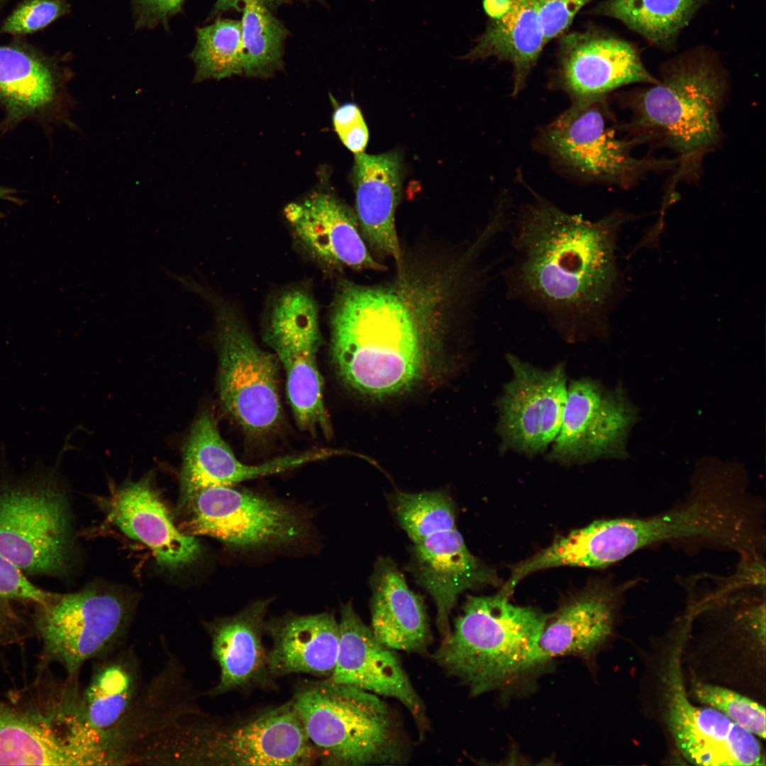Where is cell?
<instances>
[{"instance_id":"cell-28","label":"cell","mask_w":766,"mask_h":766,"mask_svg":"<svg viewBox=\"0 0 766 766\" xmlns=\"http://www.w3.org/2000/svg\"><path fill=\"white\" fill-rule=\"evenodd\" d=\"M142 675L132 648H120L94 660L87 687L78 692L75 710L99 765L103 737L128 713L142 689Z\"/></svg>"},{"instance_id":"cell-1","label":"cell","mask_w":766,"mask_h":766,"mask_svg":"<svg viewBox=\"0 0 766 766\" xmlns=\"http://www.w3.org/2000/svg\"><path fill=\"white\" fill-rule=\"evenodd\" d=\"M638 218L615 210L592 221L535 196L513 223L508 295L543 313L568 343L607 340L610 314L626 290L618 233Z\"/></svg>"},{"instance_id":"cell-43","label":"cell","mask_w":766,"mask_h":766,"mask_svg":"<svg viewBox=\"0 0 766 766\" xmlns=\"http://www.w3.org/2000/svg\"><path fill=\"white\" fill-rule=\"evenodd\" d=\"M262 1L265 2V4L270 9H272L273 7L280 6V5L283 4H287V3H289V2H292V1H302L306 2V1H313V0H262ZM315 1H321L322 0H315ZM216 6L218 9H220L221 11H223V10H226V9H230V8H235V9H237L238 6V0H218L217 3L216 4Z\"/></svg>"},{"instance_id":"cell-37","label":"cell","mask_w":766,"mask_h":766,"mask_svg":"<svg viewBox=\"0 0 766 766\" xmlns=\"http://www.w3.org/2000/svg\"><path fill=\"white\" fill-rule=\"evenodd\" d=\"M70 8L67 0H23L4 21L0 32L33 33L67 14Z\"/></svg>"},{"instance_id":"cell-31","label":"cell","mask_w":766,"mask_h":766,"mask_svg":"<svg viewBox=\"0 0 766 766\" xmlns=\"http://www.w3.org/2000/svg\"><path fill=\"white\" fill-rule=\"evenodd\" d=\"M69 752L38 711L0 698V765H70Z\"/></svg>"},{"instance_id":"cell-11","label":"cell","mask_w":766,"mask_h":766,"mask_svg":"<svg viewBox=\"0 0 766 766\" xmlns=\"http://www.w3.org/2000/svg\"><path fill=\"white\" fill-rule=\"evenodd\" d=\"M217 319L221 404L245 431L265 434L282 416L279 361L257 344L233 309L222 306Z\"/></svg>"},{"instance_id":"cell-41","label":"cell","mask_w":766,"mask_h":766,"mask_svg":"<svg viewBox=\"0 0 766 766\" xmlns=\"http://www.w3.org/2000/svg\"><path fill=\"white\" fill-rule=\"evenodd\" d=\"M184 0H131L137 29L167 25L170 18L182 10Z\"/></svg>"},{"instance_id":"cell-7","label":"cell","mask_w":766,"mask_h":766,"mask_svg":"<svg viewBox=\"0 0 766 766\" xmlns=\"http://www.w3.org/2000/svg\"><path fill=\"white\" fill-rule=\"evenodd\" d=\"M606 99L571 106L539 133V143L555 162L585 180L623 189L650 172L676 168L677 160L638 158L639 143L617 135Z\"/></svg>"},{"instance_id":"cell-30","label":"cell","mask_w":766,"mask_h":766,"mask_svg":"<svg viewBox=\"0 0 766 766\" xmlns=\"http://www.w3.org/2000/svg\"><path fill=\"white\" fill-rule=\"evenodd\" d=\"M623 589L595 586L548 616L538 643L543 663L559 656L589 657L596 653L612 633Z\"/></svg>"},{"instance_id":"cell-3","label":"cell","mask_w":766,"mask_h":766,"mask_svg":"<svg viewBox=\"0 0 766 766\" xmlns=\"http://www.w3.org/2000/svg\"><path fill=\"white\" fill-rule=\"evenodd\" d=\"M726 87L715 53L696 47L665 62L656 83L621 97L631 113L626 126L633 138L639 143L658 140L677 154L673 186L696 177L704 158L720 143Z\"/></svg>"},{"instance_id":"cell-23","label":"cell","mask_w":766,"mask_h":766,"mask_svg":"<svg viewBox=\"0 0 766 766\" xmlns=\"http://www.w3.org/2000/svg\"><path fill=\"white\" fill-rule=\"evenodd\" d=\"M57 65L18 45H0V105L4 128L33 118H63L72 104Z\"/></svg>"},{"instance_id":"cell-18","label":"cell","mask_w":766,"mask_h":766,"mask_svg":"<svg viewBox=\"0 0 766 766\" xmlns=\"http://www.w3.org/2000/svg\"><path fill=\"white\" fill-rule=\"evenodd\" d=\"M284 214L301 246L333 267L384 270L368 251L355 212L335 196L317 192L288 204Z\"/></svg>"},{"instance_id":"cell-8","label":"cell","mask_w":766,"mask_h":766,"mask_svg":"<svg viewBox=\"0 0 766 766\" xmlns=\"http://www.w3.org/2000/svg\"><path fill=\"white\" fill-rule=\"evenodd\" d=\"M50 477L0 483V553L30 574L62 573L70 560L68 503Z\"/></svg>"},{"instance_id":"cell-25","label":"cell","mask_w":766,"mask_h":766,"mask_svg":"<svg viewBox=\"0 0 766 766\" xmlns=\"http://www.w3.org/2000/svg\"><path fill=\"white\" fill-rule=\"evenodd\" d=\"M109 517L126 535L145 545L165 567H182L199 555V541L175 526L146 480L131 482L118 489L111 498Z\"/></svg>"},{"instance_id":"cell-10","label":"cell","mask_w":766,"mask_h":766,"mask_svg":"<svg viewBox=\"0 0 766 766\" xmlns=\"http://www.w3.org/2000/svg\"><path fill=\"white\" fill-rule=\"evenodd\" d=\"M265 341L285 371L287 397L297 425L306 431L330 435L317 364L318 309L310 292L293 288L278 296L269 312Z\"/></svg>"},{"instance_id":"cell-9","label":"cell","mask_w":766,"mask_h":766,"mask_svg":"<svg viewBox=\"0 0 766 766\" xmlns=\"http://www.w3.org/2000/svg\"><path fill=\"white\" fill-rule=\"evenodd\" d=\"M35 630L42 645V665L57 663L67 680L78 682L83 665L122 647L131 620L128 604L118 594L96 589L53 594L38 605Z\"/></svg>"},{"instance_id":"cell-39","label":"cell","mask_w":766,"mask_h":766,"mask_svg":"<svg viewBox=\"0 0 766 766\" xmlns=\"http://www.w3.org/2000/svg\"><path fill=\"white\" fill-rule=\"evenodd\" d=\"M50 593L29 582L23 571L0 553V596L9 599L27 601L44 605L52 596Z\"/></svg>"},{"instance_id":"cell-20","label":"cell","mask_w":766,"mask_h":766,"mask_svg":"<svg viewBox=\"0 0 766 766\" xmlns=\"http://www.w3.org/2000/svg\"><path fill=\"white\" fill-rule=\"evenodd\" d=\"M182 665L172 654L135 703L102 738V765H123L140 743L184 716L200 712Z\"/></svg>"},{"instance_id":"cell-22","label":"cell","mask_w":766,"mask_h":766,"mask_svg":"<svg viewBox=\"0 0 766 766\" xmlns=\"http://www.w3.org/2000/svg\"><path fill=\"white\" fill-rule=\"evenodd\" d=\"M270 603V599L256 601L233 616L205 624L211 655L220 670L218 682L208 692L209 696L272 687L262 639Z\"/></svg>"},{"instance_id":"cell-34","label":"cell","mask_w":766,"mask_h":766,"mask_svg":"<svg viewBox=\"0 0 766 766\" xmlns=\"http://www.w3.org/2000/svg\"><path fill=\"white\" fill-rule=\"evenodd\" d=\"M189 56L196 67L195 83L243 74L240 21L218 18L198 28Z\"/></svg>"},{"instance_id":"cell-16","label":"cell","mask_w":766,"mask_h":766,"mask_svg":"<svg viewBox=\"0 0 766 766\" xmlns=\"http://www.w3.org/2000/svg\"><path fill=\"white\" fill-rule=\"evenodd\" d=\"M667 721L682 755L695 765H765L755 735L721 711L692 704L676 666L668 675Z\"/></svg>"},{"instance_id":"cell-21","label":"cell","mask_w":766,"mask_h":766,"mask_svg":"<svg viewBox=\"0 0 766 766\" xmlns=\"http://www.w3.org/2000/svg\"><path fill=\"white\" fill-rule=\"evenodd\" d=\"M335 454V450L314 449L257 465H245L221 437L213 415L204 411L194 421L183 449L181 482L184 496L208 487L232 486L281 473Z\"/></svg>"},{"instance_id":"cell-42","label":"cell","mask_w":766,"mask_h":766,"mask_svg":"<svg viewBox=\"0 0 766 766\" xmlns=\"http://www.w3.org/2000/svg\"><path fill=\"white\" fill-rule=\"evenodd\" d=\"M21 621L8 603V599L0 596V644L8 645L17 643L23 635Z\"/></svg>"},{"instance_id":"cell-15","label":"cell","mask_w":766,"mask_h":766,"mask_svg":"<svg viewBox=\"0 0 766 766\" xmlns=\"http://www.w3.org/2000/svg\"><path fill=\"white\" fill-rule=\"evenodd\" d=\"M555 87L572 103L606 99L622 87L657 82L633 43L601 30L563 35L560 40Z\"/></svg>"},{"instance_id":"cell-33","label":"cell","mask_w":766,"mask_h":766,"mask_svg":"<svg viewBox=\"0 0 766 766\" xmlns=\"http://www.w3.org/2000/svg\"><path fill=\"white\" fill-rule=\"evenodd\" d=\"M242 4L243 74L268 77L282 66L289 31L262 0H238Z\"/></svg>"},{"instance_id":"cell-2","label":"cell","mask_w":766,"mask_h":766,"mask_svg":"<svg viewBox=\"0 0 766 766\" xmlns=\"http://www.w3.org/2000/svg\"><path fill=\"white\" fill-rule=\"evenodd\" d=\"M442 289L404 273L387 285L339 284L330 316L331 353L348 387L381 399L435 374Z\"/></svg>"},{"instance_id":"cell-32","label":"cell","mask_w":766,"mask_h":766,"mask_svg":"<svg viewBox=\"0 0 766 766\" xmlns=\"http://www.w3.org/2000/svg\"><path fill=\"white\" fill-rule=\"evenodd\" d=\"M704 1L605 0L592 13L616 19L650 45L670 51Z\"/></svg>"},{"instance_id":"cell-36","label":"cell","mask_w":766,"mask_h":766,"mask_svg":"<svg viewBox=\"0 0 766 766\" xmlns=\"http://www.w3.org/2000/svg\"><path fill=\"white\" fill-rule=\"evenodd\" d=\"M699 701L714 708L762 739L765 738V709L759 703L731 689L710 684H697L693 689Z\"/></svg>"},{"instance_id":"cell-6","label":"cell","mask_w":766,"mask_h":766,"mask_svg":"<svg viewBox=\"0 0 766 766\" xmlns=\"http://www.w3.org/2000/svg\"><path fill=\"white\" fill-rule=\"evenodd\" d=\"M324 765H401L408 743L391 708L378 695L328 678L304 681L291 699Z\"/></svg>"},{"instance_id":"cell-40","label":"cell","mask_w":766,"mask_h":766,"mask_svg":"<svg viewBox=\"0 0 766 766\" xmlns=\"http://www.w3.org/2000/svg\"><path fill=\"white\" fill-rule=\"evenodd\" d=\"M335 132L345 146L355 154L362 152L369 139L368 128L360 109L354 104L338 108L333 116Z\"/></svg>"},{"instance_id":"cell-24","label":"cell","mask_w":766,"mask_h":766,"mask_svg":"<svg viewBox=\"0 0 766 766\" xmlns=\"http://www.w3.org/2000/svg\"><path fill=\"white\" fill-rule=\"evenodd\" d=\"M489 21L484 33L462 59L489 57L513 67L511 95L517 96L546 44L535 0H482Z\"/></svg>"},{"instance_id":"cell-29","label":"cell","mask_w":766,"mask_h":766,"mask_svg":"<svg viewBox=\"0 0 766 766\" xmlns=\"http://www.w3.org/2000/svg\"><path fill=\"white\" fill-rule=\"evenodd\" d=\"M370 587L371 630L377 640L394 650L426 653L431 633L424 601L390 558L376 561Z\"/></svg>"},{"instance_id":"cell-38","label":"cell","mask_w":766,"mask_h":766,"mask_svg":"<svg viewBox=\"0 0 766 766\" xmlns=\"http://www.w3.org/2000/svg\"><path fill=\"white\" fill-rule=\"evenodd\" d=\"M594 0H535L546 43L563 35L577 13Z\"/></svg>"},{"instance_id":"cell-44","label":"cell","mask_w":766,"mask_h":766,"mask_svg":"<svg viewBox=\"0 0 766 766\" xmlns=\"http://www.w3.org/2000/svg\"><path fill=\"white\" fill-rule=\"evenodd\" d=\"M16 191L11 188L0 185V199L16 201ZM1 214V213H0Z\"/></svg>"},{"instance_id":"cell-45","label":"cell","mask_w":766,"mask_h":766,"mask_svg":"<svg viewBox=\"0 0 766 766\" xmlns=\"http://www.w3.org/2000/svg\"><path fill=\"white\" fill-rule=\"evenodd\" d=\"M5 1V0H0V6Z\"/></svg>"},{"instance_id":"cell-26","label":"cell","mask_w":766,"mask_h":766,"mask_svg":"<svg viewBox=\"0 0 766 766\" xmlns=\"http://www.w3.org/2000/svg\"><path fill=\"white\" fill-rule=\"evenodd\" d=\"M401 159L396 152L355 154V214L361 233L372 250L392 257L399 268L402 254L395 212L401 196Z\"/></svg>"},{"instance_id":"cell-14","label":"cell","mask_w":766,"mask_h":766,"mask_svg":"<svg viewBox=\"0 0 766 766\" xmlns=\"http://www.w3.org/2000/svg\"><path fill=\"white\" fill-rule=\"evenodd\" d=\"M506 359L512 377L497 401V432L504 450L533 457L559 433L567 395L565 367L543 370L512 354Z\"/></svg>"},{"instance_id":"cell-35","label":"cell","mask_w":766,"mask_h":766,"mask_svg":"<svg viewBox=\"0 0 766 766\" xmlns=\"http://www.w3.org/2000/svg\"><path fill=\"white\" fill-rule=\"evenodd\" d=\"M392 499L397 521L413 544L437 532L456 528L453 501L441 491L397 492Z\"/></svg>"},{"instance_id":"cell-13","label":"cell","mask_w":766,"mask_h":766,"mask_svg":"<svg viewBox=\"0 0 766 766\" xmlns=\"http://www.w3.org/2000/svg\"><path fill=\"white\" fill-rule=\"evenodd\" d=\"M637 416V409L621 387L609 389L589 377L572 381L548 459L570 465L624 458Z\"/></svg>"},{"instance_id":"cell-19","label":"cell","mask_w":766,"mask_h":766,"mask_svg":"<svg viewBox=\"0 0 766 766\" xmlns=\"http://www.w3.org/2000/svg\"><path fill=\"white\" fill-rule=\"evenodd\" d=\"M408 570L432 597L443 638L450 632V616L461 593L499 583L496 572L470 552L456 528L413 544Z\"/></svg>"},{"instance_id":"cell-17","label":"cell","mask_w":766,"mask_h":766,"mask_svg":"<svg viewBox=\"0 0 766 766\" xmlns=\"http://www.w3.org/2000/svg\"><path fill=\"white\" fill-rule=\"evenodd\" d=\"M338 623L336 664L328 679L397 699L413 716L423 738L428 728L426 708L394 650L377 640L350 602L341 605Z\"/></svg>"},{"instance_id":"cell-27","label":"cell","mask_w":766,"mask_h":766,"mask_svg":"<svg viewBox=\"0 0 766 766\" xmlns=\"http://www.w3.org/2000/svg\"><path fill=\"white\" fill-rule=\"evenodd\" d=\"M272 640L267 667L272 677L305 673L328 678L336 664L339 623L333 614H287L265 621Z\"/></svg>"},{"instance_id":"cell-5","label":"cell","mask_w":766,"mask_h":766,"mask_svg":"<svg viewBox=\"0 0 766 766\" xmlns=\"http://www.w3.org/2000/svg\"><path fill=\"white\" fill-rule=\"evenodd\" d=\"M547 618L500 593L469 596L433 658L472 696L482 694L543 663L538 643Z\"/></svg>"},{"instance_id":"cell-12","label":"cell","mask_w":766,"mask_h":766,"mask_svg":"<svg viewBox=\"0 0 766 766\" xmlns=\"http://www.w3.org/2000/svg\"><path fill=\"white\" fill-rule=\"evenodd\" d=\"M184 499L188 534L208 535L233 548L288 544L303 532L301 518L288 506L231 486L205 487Z\"/></svg>"},{"instance_id":"cell-4","label":"cell","mask_w":766,"mask_h":766,"mask_svg":"<svg viewBox=\"0 0 766 766\" xmlns=\"http://www.w3.org/2000/svg\"><path fill=\"white\" fill-rule=\"evenodd\" d=\"M150 765H311L318 753L292 700L232 720L193 713L150 737Z\"/></svg>"}]
</instances>
